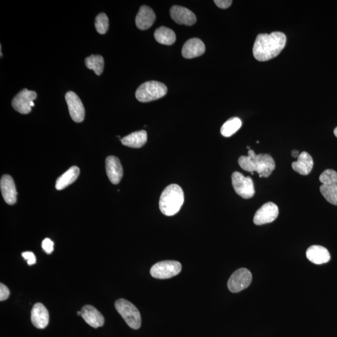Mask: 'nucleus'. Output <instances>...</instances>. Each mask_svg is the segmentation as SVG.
<instances>
[{
    "mask_svg": "<svg viewBox=\"0 0 337 337\" xmlns=\"http://www.w3.org/2000/svg\"><path fill=\"white\" fill-rule=\"evenodd\" d=\"M287 37L282 32L257 35L253 47V55L259 61H267L277 57L286 46Z\"/></svg>",
    "mask_w": 337,
    "mask_h": 337,
    "instance_id": "obj_1",
    "label": "nucleus"
},
{
    "mask_svg": "<svg viewBox=\"0 0 337 337\" xmlns=\"http://www.w3.org/2000/svg\"><path fill=\"white\" fill-rule=\"evenodd\" d=\"M238 163L242 169L251 173L256 171L260 178L270 176L275 168V161L271 155H257L252 149L249 150L247 156L240 157Z\"/></svg>",
    "mask_w": 337,
    "mask_h": 337,
    "instance_id": "obj_2",
    "label": "nucleus"
},
{
    "mask_svg": "<svg viewBox=\"0 0 337 337\" xmlns=\"http://www.w3.org/2000/svg\"><path fill=\"white\" fill-rule=\"evenodd\" d=\"M184 202L183 189L178 184H171L163 190L159 200L161 212L167 216L176 215Z\"/></svg>",
    "mask_w": 337,
    "mask_h": 337,
    "instance_id": "obj_3",
    "label": "nucleus"
},
{
    "mask_svg": "<svg viewBox=\"0 0 337 337\" xmlns=\"http://www.w3.org/2000/svg\"><path fill=\"white\" fill-rule=\"evenodd\" d=\"M168 88L165 84L156 81L146 82L137 88L136 98L140 102H148L164 97Z\"/></svg>",
    "mask_w": 337,
    "mask_h": 337,
    "instance_id": "obj_4",
    "label": "nucleus"
},
{
    "mask_svg": "<svg viewBox=\"0 0 337 337\" xmlns=\"http://www.w3.org/2000/svg\"><path fill=\"white\" fill-rule=\"evenodd\" d=\"M114 306L117 311L131 329H139L141 325V316L138 309L134 304L124 298H120L116 301Z\"/></svg>",
    "mask_w": 337,
    "mask_h": 337,
    "instance_id": "obj_5",
    "label": "nucleus"
},
{
    "mask_svg": "<svg viewBox=\"0 0 337 337\" xmlns=\"http://www.w3.org/2000/svg\"><path fill=\"white\" fill-rule=\"evenodd\" d=\"M182 265L175 260H165L156 263L150 271L152 277L158 279H168L180 273Z\"/></svg>",
    "mask_w": 337,
    "mask_h": 337,
    "instance_id": "obj_6",
    "label": "nucleus"
},
{
    "mask_svg": "<svg viewBox=\"0 0 337 337\" xmlns=\"http://www.w3.org/2000/svg\"><path fill=\"white\" fill-rule=\"evenodd\" d=\"M233 186L237 194L244 199H250L255 194L253 180L245 177L239 172H234L232 175Z\"/></svg>",
    "mask_w": 337,
    "mask_h": 337,
    "instance_id": "obj_7",
    "label": "nucleus"
},
{
    "mask_svg": "<svg viewBox=\"0 0 337 337\" xmlns=\"http://www.w3.org/2000/svg\"><path fill=\"white\" fill-rule=\"evenodd\" d=\"M253 275L248 269L241 268L237 270L228 280L227 287L230 292H239L251 285Z\"/></svg>",
    "mask_w": 337,
    "mask_h": 337,
    "instance_id": "obj_8",
    "label": "nucleus"
},
{
    "mask_svg": "<svg viewBox=\"0 0 337 337\" xmlns=\"http://www.w3.org/2000/svg\"><path fill=\"white\" fill-rule=\"evenodd\" d=\"M37 98V94L33 91L24 89L14 96L12 107L17 112L26 114L31 111V104Z\"/></svg>",
    "mask_w": 337,
    "mask_h": 337,
    "instance_id": "obj_9",
    "label": "nucleus"
},
{
    "mask_svg": "<svg viewBox=\"0 0 337 337\" xmlns=\"http://www.w3.org/2000/svg\"><path fill=\"white\" fill-rule=\"evenodd\" d=\"M278 208L273 202H267L258 209L254 217V223L257 225L271 223L277 218Z\"/></svg>",
    "mask_w": 337,
    "mask_h": 337,
    "instance_id": "obj_10",
    "label": "nucleus"
},
{
    "mask_svg": "<svg viewBox=\"0 0 337 337\" xmlns=\"http://www.w3.org/2000/svg\"><path fill=\"white\" fill-rule=\"evenodd\" d=\"M65 99L68 107L71 118L76 122L83 121L85 116V110L83 102L76 94L69 92L66 94Z\"/></svg>",
    "mask_w": 337,
    "mask_h": 337,
    "instance_id": "obj_11",
    "label": "nucleus"
},
{
    "mask_svg": "<svg viewBox=\"0 0 337 337\" xmlns=\"http://www.w3.org/2000/svg\"><path fill=\"white\" fill-rule=\"evenodd\" d=\"M171 19L179 25L192 26L194 25L196 20L195 14L185 7L175 5L170 10Z\"/></svg>",
    "mask_w": 337,
    "mask_h": 337,
    "instance_id": "obj_12",
    "label": "nucleus"
},
{
    "mask_svg": "<svg viewBox=\"0 0 337 337\" xmlns=\"http://www.w3.org/2000/svg\"><path fill=\"white\" fill-rule=\"evenodd\" d=\"M206 51V47L202 41L199 38H191L187 41L182 49V55L186 59H192L201 57Z\"/></svg>",
    "mask_w": 337,
    "mask_h": 337,
    "instance_id": "obj_13",
    "label": "nucleus"
},
{
    "mask_svg": "<svg viewBox=\"0 0 337 337\" xmlns=\"http://www.w3.org/2000/svg\"><path fill=\"white\" fill-rule=\"evenodd\" d=\"M2 194L8 204L13 205L17 201V193L13 178L9 175H4L0 182Z\"/></svg>",
    "mask_w": 337,
    "mask_h": 337,
    "instance_id": "obj_14",
    "label": "nucleus"
},
{
    "mask_svg": "<svg viewBox=\"0 0 337 337\" xmlns=\"http://www.w3.org/2000/svg\"><path fill=\"white\" fill-rule=\"evenodd\" d=\"M49 312L43 304L37 303L31 310L32 324L37 329H44L49 324Z\"/></svg>",
    "mask_w": 337,
    "mask_h": 337,
    "instance_id": "obj_15",
    "label": "nucleus"
},
{
    "mask_svg": "<svg viewBox=\"0 0 337 337\" xmlns=\"http://www.w3.org/2000/svg\"><path fill=\"white\" fill-rule=\"evenodd\" d=\"M105 169L108 178L114 184H118L123 175V169L118 157L109 156L105 160Z\"/></svg>",
    "mask_w": 337,
    "mask_h": 337,
    "instance_id": "obj_16",
    "label": "nucleus"
},
{
    "mask_svg": "<svg viewBox=\"0 0 337 337\" xmlns=\"http://www.w3.org/2000/svg\"><path fill=\"white\" fill-rule=\"evenodd\" d=\"M81 316L91 327L97 329L103 326L104 316L93 306L87 305L82 308Z\"/></svg>",
    "mask_w": 337,
    "mask_h": 337,
    "instance_id": "obj_17",
    "label": "nucleus"
},
{
    "mask_svg": "<svg viewBox=\"0 0 337 337\" xmlns=\"http://www.w3.org/2000/svg\"><path fill=\"white\" fill-rule=\"evenodd\" d=\"M156 20L154 11L148 6L144 5L140 8L136 17V25L139 30H146L151 28Z\"/></svg>",
    "mask_w": 337,
    "mask_h": 337,
    "instance_id": "obj_18",
    "label": "nucleus"
},
{
    "mask_svg": "<svg viewBox=\"0 0 337 337\" xmlns=\"http://www.w3.org/2000/svg\"><path fill=\"white\" fill-rule=\"evenodd\" d=\"M306 256L310 262L316 265L324 264L330 260L329 251L321 245L310 246L307 250Z\"/></svg>",
    "mask_w": 337,
    "mask_h": 337,
    "instance_id": "obj_19",
    "label": "nucleus"
},
{
    "mask_svg": "<svg viewBox=\"0 0 337 337\" xmlns=\"http://www.w3.org/2000/svg\"><path fill=\"white\" fill-rule=\"evenodd\" d=\"M313 166L312 157L307 152H303L298 159L292 164V169L301 175H307L311 172Z\"/></svg>",
    "mask_w": 337,
    "mask_h": 337,
    "instance_id": "obj_20",
    "label": "nucleus"
},
{
    "mask_svg": "<svg viewBox=\"0 0 337 337\" xmlns=\"http://www.w3.org/2000/svg\"><path fill=\"white\" fill-rule=\"evenodd\" d=\"M148 134L145 130L134 132L121 139L123 145L132 148H140L145 145Z\"/></svg>",
    "mask_w": 337,
    "mask_h": 337,
    "instance_id": "obj_21",
    "label": "nucleus"
},
{
    "mask_svg": "<svg viewBox=\"0 0 337 337\" xmlns=\"http://www.w3.org/2000/svg\"><path fill=\"white\" fill-rule=\"evenodd\" d=\"M80 169L77 166H73L58 178L56 183V189L58 190L65 189L77 180L80 175Z\"/></svg>",
    "mask_w": 337,
    "mask_h": 337,
    "instance_id": "obj_22",
    "label": "nucleus"
},
{
    "mask_svg": "<svg viewBox=\"0 0 337 337\" xmlns=\"http://www.w3.org/2000/svg\"><path fill=\"white\" fill-rule=\"evenodd\" d=\"M154 38L158 43L165 45H172L176 40L174 31L165 26H161L155 31Z\"/></svg>",
    "mask_w": 337,
    "mask_h": 337,
    "instance_id": "obj_23",
    "label": "nucleus"
},
{
    "mask_svg": "<svg viewBox=\"0 0 337 337\" xmlns=\"http://www.w3.org/2000/svg\"><path fill=\"white\" fill-rule=\"evenodd\" d=\"M87 68L93 70L97 75H101L104 69V58L101 55H92L85 59Z\"/></svg>",
    "mask_w": 337,
    "mask_h": 337,
    "instance_id": "obj_24",
    "label": "nucleus"
},
{
    "mask_svg": "<svg viewBox=\"0 0 337 337\" xmlns=\"http://www.w3.org/2000/svg\"><path fill=\"white\" fill-rule=\"evenodd\" d=\"M242 127V121L239 118H232L224 123L221 129L222 136L226 137L232 136Z\"/></svg>",
    "mask_w": 337,
    "mask_h": 337,
    "instance_id": "obj_25",
    "label": "nucleus"
},
{
    "mask_svg": "<svg viewBox=\"0 0 337 337\" xmlns=\"http://www.w3.org/2000/svg\"><path fill=\"white\" fill-rule=\"evenodd\" d=\"M320 190L322 196L329 203L337 206V184L331 186L322 184Z\"/></svg>",
    "mask_w": 337,
    "mask_h": 337,
    "instance_id": "obj_26",
    "label": "nucleus"
},
{
    "mask_svg": "<svg viewBox=\"0 0 337 337\" xmlns=\"http://www.w3.org/2000/svg\"><path fill=\"white\" fill-rule=\"evenodd\" d=\"M95 25L98 33L101 34L107 33L109 28V20L107 14L104 13L99 14L96 17Z\"/></svg>",
    "mask_w": 337,
    "mask_h": 337,
    "instance_id": "obj_27",
    "label": "nucleus"
},
{
    "mask_svg": "<svg viewBox=\"0 0 337 337\" xmlns=\"http://www.w3.org/2000/svg\"><path fill=\"white\" fill-rule=\"evenodd\" d=\"M319 180L324 185H335L337 184V172L333 169L325 170L322 173Z\"/></svg>",
    "mask_w": 337,
    "mask_h": 337,
    "instance_id": "obj_28",
    "label": "nucleus"
},
{
    "mask_svg": "<svg viewBox=\"0 0 337 337\" xmlns=\"http://www.w3.org/2000/svg\"><path fill=\"white\" fill-rule=\"evenodd\" d=\"M42 248L46 254H51L54 251V242L51 239L46 238L42 242Z\"/></svg>",
    "mask_w": 337,
    "mask_h": 337,
    "instance_id": "obj_29",
    "label": "nucleus"
},
{
    "mask_svg": "<svg viewBox=\"0 0 337 337\" xmlns=\"http://www.w3.org/2000/svg\"><path fill=\"white\" fill-rule=\"evenodd\" d=\"M22 257L27 260L29 265H34L37 262L36 256L32 252H25V253H22Z\"/></svg>",
    "mask_w": 337,
    "mask_h": 337,
    "instance_id": "obj_30",
    "label": "nucleus"
},
{
    "mask_svg": "<svg viewBox=\"0 0 337 337\" xmlns=\"http://www.w3.org/2000/svg\"><path fill=\"white\" fill-rule=\"evenodd\" d=\"M10 292L7 286L4 283H0V300L4 301L8 299Z\"/></svg>",
    "mask_w": 337,
    "mask_h": 337,
    "instance_id": "obj_31",
    "label": "nucleus"
},
{
    "mask_svg": "<svg viewBox=\"0 0 337 337\" xmlns=\"http://www.w3.org/2000/svg\"><path fill=\"white\" fill-rule=\"evenodd\" d=\"M214 2L219 8L226 9L232 5L233 1H231V0H215Z\"/></svg>",
    "mask_w": 337,
    "mask_h": 337,
    "instance_id": "obj_32",
    "label": "nucleus"
},
{
    "mask_svg": "<svg viewBox=\"0 0 337 337\" xmlns=\"http://www.w3.org/2000/svg\"><path fill=\"white\" fill-rule=\"evenodd\" d=\"M300 154L299 151H298L297 150H293L292 151V153H291L292 156L293 157H297L298 158V156H300Z\"/></svg>",
    "mask_w": 337,
    "mask_h": 337,
    "instance_id": "obj_33",
    "label": "nucleus"
},
{
    "mask_svg": "<svg viewBox=\"0 0 337 337\" xmlns=\"http://www.w3.org/2000/svg\"><path fill=\"white\" fill-rule=\"evenodd\" d=\"M334 134H335V136L337 137V127L333 131Z\"/></svg>",
    "mask_w": 337,
    "mask_h": 337,
    "instance_id": "obj_34",
    "label": "nucleus"
},
{
    "mask_svg": "<svg viewBox=\"0 0 337 337\" xmlns=\"http://www.w3.org/2000/svg\"><path fill=\"white\" fill-rule=\"evenodd\" d=\"M2 49V45H1V46H0V54H1V57H3Z\"/></svg>",
    "mask_w": 337,
    "mask_h": 337,
    "instance_id": "obj_35",
    "label": "nucleus"
}]
</instances>
